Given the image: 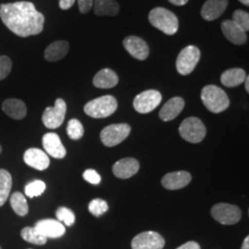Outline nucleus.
<instances>
[{"label":"nucleus","instance_id":"obj_1","mask_svg":"<svg viewBox=\"0 0 249 249\" xmlns=\"http://www.w3.org/2000/svg\"><path fill=\"white\" fill-rule=\"evenodd\" d=\"M0 18L9 31L19 37L36 36L44 30L45 16L29 1L1 4Z\"/></svg>","mask_w":249,"mask_h":249},{"label":"nucleus","instance_id":"obj_2","mask_svg":"<svg viewBox=\"0 0 249 249\" xmlns=\"http://www.w3.org/2000/svg\"><path fill=\"white\" fill-rule=\"evenodd\" d=\"M201 100L206 108L214 114L225 111L230 106V100L222 88L215 85H208L201 90Z\"/></svg>","mask_w":249,"mask_h":249},{"label":"nucleus","instance_id":"obj_3","mask_svg":"<svg viewBox=\"0 0 249 249\" xmlns=\"http://www.w3.org/2000/svg\"><path fill=\"white\" fill-rule=\"evenodd\" d=\"M151 25L167 36H174L178 30V18L172 11L164 8H155L149 13Z\"/></svg>","mask_w":249,"mask_h":249},{"label":"nucleus","instance_id":"obj_4","mask_svg":"<svg viewBox=\"0 0 249 249\" xmlns=\"http://www.w3.org/2000/svg\"><path fill=\"white\" fill-rule=\"evenodd\" d=\"M117 106L114 96L105 95L88 102L84 107V112L92 118H106L116 112Z\"/></svg>","mask_w":249,"mask_h":249},{"label":"nucleus","instance_id":"obj_5","mask_svg":"<svg viewBox=\"0 0 249 249\" xmlns=\"http://www.w3.org/2000/svg\"><path fill=\"white\" fill-rule=\"evenodd\" d=\"M206 133L207 129L204 124L196 117H187L179 126L180 136L188 142H201Z\"/></svg>","mask_w":249,"mask_h":249},{"label":"nucleus","instance_id":"obj_6","mask_svg":"<svg viewBox=\"0 0 249 249\" xmlns=\"http://www.w3.org/2000/svg\"><path fill=\"white\" fill-rule=\"evenodd\" d=\"M200 58V51L195 45H188L185 47L177 59V70L178 73L186 76L190 74L196 68Z\"/></svg>","mask_w":249,"mask_h":249},{"label":"nucleus","instance_id":"obj_7","mask_svg":"<svg viewBox=\"0 0 249 249\" xmlns=\"http://www.w3.org/2000/svg\"><path fill=\"white\" fill-rule=\"evenodd\" d=\"M131 131L127 124H113L106 126L100 134L102 142L107 147H114L124 142Z\"/></svg>","mask_w":249,"mask_h":249},{"label":"nucleus","instance_id":"obj_8","mask_svg":"<svg viewBox=\"0 0 249 249\" xmlns=\"http://www.w3.org/2000/svg\"><path fill=\"white\" fill-rule=\"evenodd\" d=\"M214 220L223 225H232L238 223L242 217L240 209L235 205L218 203L211 211Z\"/></svg>","mask_w":249,"mask_h":249},{"label":"nucleus","instance_id":"obj_9","mask_svg":"<svg viewBox=\"0 0 249 249\" xmlns=\"http://www.w3.org/2000/svg\"><path fill=\"white\" fill-rule=\"evenodd\" d=\"M67 113V104L61 98L56 99L54 107H47L42 116V121L47 128L54 129L59 127L64 122Z\"/></svg>","mask_w":249,"mask_h":249},{"label":"nucleus","instance_id":"obj_10","mask_svg":"<svg viewBox=\"0 0 249 249\" xmlns=\"http://www.w3.org/2000/svg\"><path fill=\"white\" fill-rule=\"evenodd\" d=\"M161 99L160 91L156 89H148L135 97L133 107L138 113L148 114L160 105Z\"/></svg>","mask_w":249,"mask_h":249},{"label":"nucleus","instance_id":"obj_11","mask_svg":"<svg viewBox=\"0 0 249 249\" xmlns=\"http://www.w3.org/2000/svg\"><path fill=\"white\" fill-rule=\"evenodd\" d=\"M164 238L157 231H143L135 236L131 242L132 249H162Z\"/></svg>","mask_w":249,"mask_h":249},{"label":"nucleus","instance_id":"obj_12","mask_svg":"<svg viewBox=\"0 0 249 249\" xmlns=\"http://www.w3.org/2000/svg\"><path fill=\"white\" fill-rule=\"evenodd\" d=\"M123 45L125 50L136 59L145 60L150 54L149 45L138 36H127L124 38Z\"/></svg>","mask_w":249,"mask_h":249},{"label":"nucleus","instance_id":"obj_13","mask_svg":"<svg viewBox=\"0 0 249 249\" xmlns=\"http://www.w3.org/2000/svg\"><path fill=\"white\" fill-rule=\"evenodd\" d=\"M35 228L46 238H59L66 232V228L61 222L53 219L38 221Z\"/></svg>","mask_w":249,"mask_h":249},{"label":"nucleus","instance_id":"obj_14","mask_svg":"<svg viewBox=\"0 0 249 249\" xmlns=\"http://www.w3.org/2000/svg\"><path fill=\"white\" fill-rule=\"evenodd\" d=\"M23 160L28 166L39 171L47 169L50 164V159L46 152L37 148L28 149L24 152Z\"/></svg>","mask_w":249,"mask_h":249},{"label":"nucleus","instance_id":"obj_15","mask_svg":"<svg viewBox=\"0 0 249 249\" xmlns=\"http://www.w3.org/2000/svg\"><path fill=\"white\" fill-rule=\"evenodd\" d=\"M43 146L46 154H49L55 159H63L67 154L66 148L56 133L49 132L45 134L43 137Z\"/></svg>","mask_w":249,"mask_h":249},{"label":"nucleus","instance_id":"obj_16","mask_svg":"<svg viewBox=\"0 0 249 249\" xmlns=\"http://www.w3.org/2000/svg\"><path fill=\"white\" fill-rule=\"evenodd\" d=\"M191 180L192 177L188 172L178 171L165 175L161 179V185L166 189L178 190L187 187Z\"/></svg>","mask_w":249,"mask_h":249},{"label":"nucleus","instance_id":"obj_17","mask_svg":"<svg viewBox=\"0 0 249 249\" xmlns=\"http://www.w3.org/2000/svg\"><path fill=\"white\" fill-rule=\"evenodd\" d=\"M222 32L226 39L234 45H244L248 41L247 33L231 19H226L223 21Z\"/></svg>","mask_w":249,"mask_h":249},{"label":"nucleus","instance_id":"obj_18","mask_svg":"<svg viewBox=\"0 0 249 249\" xmlns=\"http://www.w3.org/2000/svg\"><path fill=\"white\" fill-rule=\"evenodd\" d=\"M228 6V0H207L201 9V17L213 21L221 17Z\"/></svg>","mask_w":249,"mask_h":249},{"label":"nucleus","instance_id":"obj_19","mask_svg":"<svg viewBox=\"0 0 249 249\" xmlns=\"http://www.w3.org/2000/svg\"><path fill=\"white\" fill-rule=\"evenodd\" d=\"M140 169L139 161L134 158H124L117 160L113 166V173L116 178L121 179L130 178Z\"/></svg>","mask_w":249,"mask_h":249},{"label":"nucleus","instance_id":"obj_20","mask_svg":"<svg viewBox=\"0 0 249 249\" xmlns=\"http://www.w3.org/2000/svg\"><path fill=\"white\" fill-rule=\"evenodd\" d=\"M185 107V100L181 97H174L161 107L159 116L162 121H171L175 119Z\"/></svg>","mask_w":249,"mask_h":249},{"label":"nucleus","instance_id":"obj_21","mask_svg":"<svg viewBox=\"0 0 249 249\" xmlns=\"http://www.w3.org/2000/svg\"><path fill=\"white\" fill-rule=\"evenodd\" d=\"M2 109L6 115L15 120H20L27 115L25 104L18 99H7L2 104Z\"/></svg>","mask_w":249,"mask_h":249},{"label":"nucleus","instance_id":"obj_22","mask_svg":"<svg viewBox=\"0 0 249 249\" xmlns=\"http://www.w3.org/2000/svg\"><path fill=\"white\" fill-rule=\"evenodd\" d=\"M70 45L66 41H56L46 47L45 58L46 61L55 62L64 58L69 53Z\"/></svg>","mask_w":249,"mask_h":249},{"label":"nucleus","instance_id":"obj_23","mask_svg":"<svg viewBox=\"0 0 249 249\" xmlns=\"http://www.w3.org/2000/svg\"><path fill=\"white\" fill-rule=\"evenodd\" d=\"M118 77L116 72L110 69H104L94 76L93 85L100 89H110L117 85Z\"/></svg>","mask_w":249,"mask_h":249},{"label":"nucleus","instance_id":"obj_24","mask_svg":"<svg viewBox=\"0 0 249 249\" xmlns=\"http://www.w3.org/2000/svg\"><path fill=\"white\" fill-rule=\"evenodd\" d=\"M246 71L242 69H231L223 72L221 76V82L225 87H236L239 86L247 78Z\"/></svg>","mask_w":249,"mask_h":249},{"label":"nucleus","instance_id":"obj_25","mask_svg":"<svg viewBox=\"0 0 249 249\" xmlns=\"http://www.w3.org/2000/svg\"><path fill=\"white\" fill-rule=\"evenodd\" d=\"M93 8L97 16H116L119 12L116 0H95Z\"/></svg>","mask_w":249,"mask_h":249},{"label":"nucleus","instance_id":"obj_26","mask_svg":"<svg viewBox=\"0 0 249 249\" xmlns=\"http://www.w3.org/2000/svg\"><path fill=\"white\" fill-rule=\"evenodd\" d=\"M12 187V178L7 170L0 169V207L6 203Z\"/></svg>","mask_w":249,"mask_h":249},{"label":"nucleus","instance_id":"obj_27","mask_svg":"<svg viewBox=\"0 0 249 249\" xmlns=\"http://www.w3.org/2000/svg\"><path fill=\"white\" fill-rule=\"evenodd\" d=\"M10 205L12 210L18 216H25L29 212V206L26 198L20 192H15L10 197Z\"/></svg>","mask_w":249,"mask_h":249},{"label":"nucleus","instance_id":"obj_28","mask_svg":"<svg viewBox=\"0 0 249 249\" xmlns=\"http://www.w3.org/2000/svg\"><path fill=\"white\" fill-rule=\"evenodd\" d=\"M20 235L24 240L31 243V244L37 245V246L45 245L47 241V238L44 235H42L35 227L23 228L20 231Z\"/></svg>","mask_w":249,"mask_h":249},{"label":"nucleus","instance_id":"obj_29","mask_svg":"<svg viewBox=\"0 0 249 249\" xmlns=\"http://www.w3.org/2000/svg\"><path fill=\"white\" fill-rule=\"evenodd\" d=\"M67 132L69 137L74 140V141H78L83 137L84 134V128L83 125L80 123L78 119H71L68 123V126H67Z\"/></svg>","mask_w":249,"mask_h":249},{"label":"nucleus","instance_id":"obj_30","mask_svg":"<svg viewBox=\"0 0 249 249\" xmlns=\"http://www.w3.org/2000/svg\"><path fill=\"white\" fill-rule=\"evenodd\" d=\"M45 183L41 180H35L29 184H27L25 187V195L29 197H35V196H41L45 192Z\"/></svg>","mask_w":249,"mask_h":249},{"label":"nucleus","instance_id":"obj_31","mask_svg":"<svg viewBox=\"0 0 249 249\" xmlns=\"http://www.w3.org/2000/svg\"><path fill=\"white\" fill-rule=\"evenodd\" d=\"M232 21L243 29L246 33L249 30V15L245 10L237 9L232 14Z\"/></svg>","mask_w":249,"mask_h":249},{"label":"nucleus","instance_id":"obj_32","mask_svg":"<svg viewBox=\"0 0 249 249\" xmlns=\"http://www.w3.org/2000/svg\"><path fill=\"white\" fill-rule=\"evenodd\" d=\"M55 215H56L57 221L64 222L67 226H71L75 223V214L69 208H66V207L58 208Z\"/></svg>","mask_w":249,"mask_h":249},{"label":"nucleus","instance_id":"obj_33","mask_svg":"<svg viewBox=\"0 0 249 249\" xmlns=\"http://www.w3.org/2000/svg\"><path fill=\"white\" fill-rule=\"evenodd\" d=\"M108 211V205L107 201L101 198H95L91 200L89 204V212L92 215L99 217Z\"/></svg>","mask_w":249,"mask_h":249},{"label":"nucleus","instance_id":"obj_34","mask_svg":"<svg viewBox=\"0 0 249 249\" xmlns=\"http://www.w3.org/2000/svg\"><path fill=\"white\" fill-rule=\"evenodd\" d=\"M12 69V62L7 55H0V80L6 79Z\"/></svg>","mask_w":249,"mask_h":249},{"label":"nucleus","instance_id":"obj_35","mask_svg":"<svg viewBox=\"0 0 249 249\" xmlns=\"http://www.w3.org/2000/svg\"><path fill=\"white\" fill-rule=\"evenodd\" d=\"M83 178L92 185H98L101 182V177L98 173L93 169L86 170L83 173Z\"/></svg>","mask_w":249,"mask_h":249},{"label":"nucleus","instance_id":"obj_36","mask_svg":"<svg viewBox=\"0 0 249 249\" xmlns=\"http://www.w3.org/2000/svg\"><path fill=\"white\" fill-rule=\"evenodd\" d=\"M78 4L80 12L86 14L93 7V0H78Z\"/></svg>","mask_w":249,"mask_h":249},{"label":"nucleus","instance_id":"obj_37","mask_svg":"<svg viewBox=\"0 0 249 249\" xmlns=\"http://www.w3.org/2000/svg\"><path fill=\"white\" fill-rule=\"evenodd\" d=\"M177 249H200V247L196 242L190 241V242H187L186 244L182 245L181 247H179Z\"/></svg>","mask_w":249,"mask_h":249},{"label":"nucleus","instance_id":"obj_38","mask_svg":"<svg viewBox=\"0 0 249 249\" xmlns=\"http://www.w3.org/2000/svg\"><path fill=\"white\" fill-rule=\"evenodd\" d=\"M76 0H59V7L60 9H71L72 6L74 5Z\"/></svg>","mask_w":249,"mask_h":249},{"label":"nucleus","instance_id":"obj_39","mask_svg":"<svg viewBox=\"0 0 249 249\" xmlns=\"http://www.w3.org/2000/svg\"><path fill=\"white\" fill-rule=\"evenodd\" d=\"M168 1L176 6H184L188 2V0H168Z\"/></svg>","mask_w":249,"mask_h":249},{"label":"nucleus","instance_id":"obj_40","mask_svg":"<svg viewBox=\"0 0 249 249\" xmlns=\"http://www.w3.org/2000/svg\"><path fill=\"white\" fill-rule=\"evenodd\" d=\"M241 249H249V237L247 236L245 238V240L243 242V245H242V248Z\"/></svg>","mask_w":249,"mask_h":249},{"label":"nucleus","instance_id":"obj_41","mask_svg":"<svg viewBox=\"0 0 249 249\" xmlns=\"http://www.w3.org/2000/svg\"><path fill=\"white\" fill-rule=\"evenodd\" d=\"M245 88L247 89V91L249 92V76H247V78H246V80H245Z\"/></svg>","mask_w":249,"mask_h":249},{"label":"nucleus","instance_id":"obj_42","mask_svg":"<svg viewBox=\"0 0 249 249\" xmlns=\"http://www.w3.org/2000/svg\"><path fill=\"white\" fill-rule=\"evenodd\" d=\"M242 4H244V5H246V6H249V0H239Z\"/></svg>","mask_w":249,"mask_h":249},{"label":"nucleus","instance_id":"obj_43","mask_svg":"<svg viewBox=\"0 0 249 249\" xmlns=\"http://www.w3.org/2000/svg\"><path fill=\"white\" fill-rule=\"evenodd\" d=\"M1 151H2V147H1V145H0V153H1Z\"/></svg>","mask_w":249,"mask_h":249},{"label":"nucleus","instance_id":"obj_44","mask_svg":"<svg viewBox=\"0 0 249 249\" xmlns=\"http://www.w3.org/2000/svg\"><path fill=\"white\" fill-rule=\"evenodd\" d=\"M0 249H1V248H0Z\"/></svg>","mask_w":249,"mask_h":249}]
</instances>
